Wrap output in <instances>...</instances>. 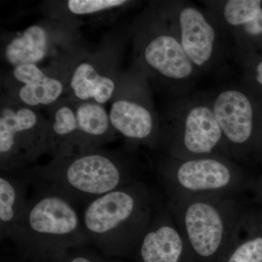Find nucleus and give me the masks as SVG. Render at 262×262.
I'll return each instance as SVG.
<instances>
[{
    "label": "nucleus",
    "mask_w": 262,
    "mask_h": 262,
    "mask_svg": "<svg viewBox=\"0 0 262 262\" xmlns=\"http://www.w3.org/2000/svg\"><path fill=\"white\" fill-rule=\"evenodd\" d=\"M49 151L53 158L80 153V135L73 98L63 96L48 108Z\"/></svg>",
    "instance_id": "15"
},
{
    "label": "nucleus",
    "mask_w": 262,
    "mask_h": 262,
    "mask_svg": "<svg viewBox=\"0 0 262 262\" xmlns=\"http://www.w3.org/2000/svg\"><path fill=\"white\" fill-rule=\"evenodd\" d=\"M33 251H59L90 243L77 207L61 196L34 190L11 238Z\"/></svg>",
    "instance_id": "8"
},
{
    "label": "nucleus",
    "mask_w": 262,
    "mask_h": 262,
    "mask_svg": "<svg viewBox=\"0 0 262 262\" xmlns=\"http://www.w3.org/2000/svg\"><path fill=\"white\" fill-rule=\"evenodd\" d=\"M49 151L48 119L3 94L0 100V169L18 171Z\"/></svg>",
    "instance_id": "9"
},
{
    "label": "nucleus",
    "mask_w": 262,
    "mask_h": 262,
    "mask_svg": "<svg viewBox=\"0 0 262 262\" xmlns=\"http://www.w3.org/2000/svg\"><path fill=\"white\" fill-rule=\"evenodd\" d=\"M29 184L23 173H0V238H11L23 218L29 198Z\"/></svg>",
    "instance_id": "16"
},
{
    "label": "nucleus",
    "mask_w": 262,
    "mask_h": 262,
    "mask_svg": "<svg viewBox=\"0 0 262 262\" xmlns=\"http://www.w3.org/2000/svg\"><path fill=\"white\" fill-rule=\"evenodd\" d=\"M1 78L4 94L35 110L49 108L67 96V73L56 63L17 66L3 73Z\"/></svg>",
    "instance_id": "13"
},
{
    "label": "nucleus",
    "mask_w": 262,
    "mask_h": 262,
    "mask_svg": "<svg viewBox=\"0 0 262 262\" xmlns=\"http://www.w3.org/2000/svg\"><path fill=\"white\" fill-rule=\"evenodd\" d=\"M194 262H221L246 214L242 196L165 201Z\"/></svg>",
    "instance_id": "4"
},
{
    "label": "nucleus",
    "mask_w": 262,
    "mask_h": 262,
    "mask_svg": "<svg viewBox=\"0 0 262 262\" xmlns=\"http://www.w3.org/2000/svg\"><path fill=\"white\" fill-rule=\"evenodd\" d=\"M154 3L201 75L220 68L236 56L230 32L205 7L186 0Z\"/></svg>",
    "instance_id": "7"
},
{
    "label": "nucleus",
    "mask_w": 262,
    "mask_h": 262,
    "mask_svg": "<svg viewBox=\"0 0 262 262\" xmlns=\"http://www.w3.org/2000/svg\"><path fill=\"white\" fill-rule=\"evenodd\" d=\"M253 231L246 212L221 262H262V234Z\"/></svg>",
    "instance_id": "20"
},
{
    "label": "nucleus",
    "mask_w": 262,
    "mask_h": 262,
    "mask_svg": "<svg viewBox=\"0 0 262 262\" xmlns=\"http://www.w3.org/2000/svg\"><path fill=\"white\" fill-rule=\"evenodd\" d=\"M112 125L132 147L159 151L161 117L155 110L149 81L131 67L124 72L111 101Z\"/></svg>",
    "instance_id": "10"
},
{
    "label": "nucleus",
    "mask_w": 262,
    "mask_h": 262,
    "mask_svg": "<svg viewBox=\"0 0 262 262\" xmlns=\"http://www.w3.org/2000/svg\"><path fill=\"white\" fill-rule=\"evenodd\" d=\"M160 117L161 154L177 160L229 158L211 93H190L175 97Z\"/></svg>",
    "instance_id": "5"
},
{
    "label": "nucleus",
    "mask_w": 262,
    "mask_h": 262,
    "mask_svg": "<svg viewBox=\"0 0 262 262\" xmlns=\"http://www.w3.org/2000/svg\"><path fill=\"white\" fill-rule=\"evenodd\" d=\"M120 45L108 43L97 51H75L64 69L67 96L80 101L111 102L123 75L120 70Z\"/></svg>",
    "instance_id": "12"
},
{
    "label": "nucleus",
    "mask_w": 262,
    "mask_h": 262,
    "mask_svg": "<svg viewBox=\"0 0 262 262\" xmlns=\"http://www.w3.org/2000/svg\"><path fill=\"white\" fill-rule=\"evenodd\" d=\"M73 100L80 135V152L103 147L117 139L119 135L112 125L104 105Z\"/></svg>",
    "instance_id": "17"
},
{
    "label": "nucleus",
    "mask_w": 262,
    "mask_h": 262,
    "mask_svg": "<svg viewBox=\"0 0 262 262\" xmlns=\"http://www.w3.org/2000/svg\"><path fill=\"white\" fill-rule=\"evenodd\" d=\"M202 4L229 32L252 21L262 9L260 0H206Z\"/></svg>",
    "instance_id": "19"
},
{
    "label": "nucleus",
    "mask_w": 262,
    "mask_h": 262,
    "mask_svg": "<svg viewBox=\"0 0 262 262\" xmlns=\"http://www.w3.org/2000/svg\"><path fill=\"white\" fill-rule=\"evenodd\" d=\"M135 2L126 0H67L45 2L43 10L48 18L58 19L80 27L83 18L98 20L107 15H116Z\"/></svg>",
    "instance_id": "18"
},
{
    "label": "nucleus",
    "mask_w": 262,
    "mask_h": 262,
    "mask_svg": "<svg viewBox=\"0 0 262 262\" xmlns=\"http://www.w3.org/2000/svg\"><path fill=\"white\" fill-rule=\"evenodd\" d=\"M233 39L235 49L241 43L248 38L257 37L262 34V9L256 18L244 27L230 32Z\"/></svg>",
    "instance_id": "21"
},
{
    "label": "nucleus",
    "mask_w": 262,
    "mask_h": 262,
    "mask_svg": "<svg viewBox=\"0 0 262 262\" xmlns=\"http://www.w3.org/2000/svg\"><path fill=\"white\" fill-rule=\"evenodd\" d=\"M245 75H252L253 79H248V80H244V81L253 80L254 81L255 83L262 87V60L258 61V63L253 67L252 72H246Z\"/></svg>",
    "instance_id": "22"
},
{
    "label": "nucleus",
    "mask_w": 262,
    "mask_h": 262,
    "mask_svg": "<svg viewBox=\"0 0 262 262\" xmlns=\"http://www.w3.org/2000/svg\"><path fill=\"white\" fill-rule=\"evenodd\" d=\"M163 198L142 180L90 202L81 215L89 242L107 251L136 248Z\"/></svg>",
    "instance_id": "2"
},
{
    "label": "nucleus",
    "mask_w": 262,
    "mask_h": 262,
    "mask_svg": "<svg viewBox=\"0 0 262 262\" xmlns=\"http://www.w3.org/2000/svg\"><path fill=\"white\" fill-rule=\"evenodd\" d=\"M152 163L139 148L117 150L103 147L66 158H53L44 165L23 170L29 187L83 206L108 192L144 180Z\"/></svg>",
    "instance_id": "1"
},
{
    "label": "nucleus",
    "mask_w": 262,
    "mask_h": 262,
    "mask_svg": "<svg viewBox=\"0 0 262 262\" xmlns=\"http://www.w3.org/2000/svg\"><path fill=\"white\" fill-rule=\"evenodd\" d=\"M70 262H93V261L85 256H78L72 258Z\"/></svg>",
    "instance_id": "23"
},
{
    "label": "nucleus",
    "mask_w": 262,
    "mask_h": 262,
    "mask_svg": "<svg viewBox=\"0 0 262 262\" xmlns=\"http://www.w3.org/2000/svg\"><path fill=\"white\" fill-rule=\"evenodd\" d=\"M136 249L141 262H194L164 198Z\"/></svg>",
    "instance_id": "14"
},
{
    "label": "nucleus",
    "mask_w": 262,
    "mask_h": 262,
    "mask_svg": "<svg viewBox=\"0 0 262 262\" xmlns=\"http://www.w3.org/2000/svg\"><path fill=\"white\" fill-rule=\"evenodd\" d=\"M78 28L58 19H45L3 37L2 57L12 67L40 66L47 61L63 67L75 51L83 47Z\"/></svg>",
    "instance_id": "11"
},
{
    "label": "nucleus",
    "mask_w": 262,
    "mask_h": 262,
    "mask_svg": "<svg viewBox=\"0 0 262 262\" xmlns=\"http://www.w3.org/2000/svg\"><path fill=\"white\" fill-rule=\"evenodd\" d=\"M132 68L175 97L190 94L201 76L154 2L131 26Z\"/></svg>",
    "instance_id": "3"
},
{
    "label": "nucleus",
    "mask_w": 262,
    "mask_h": 262,
    "mask_svg": "<svg viewBox=\"0 0 262 262\" xmlns=\"http://www.w3.org/2000/svg\"><path fill=\"white\" fill-rule=\"evenodd\" d=\"M152 165L165 201L238 198L249 185L243 165L227 157L177 160L160 153Z\"/></svg>",
    "instance_id": "6"
}]
</instances>
